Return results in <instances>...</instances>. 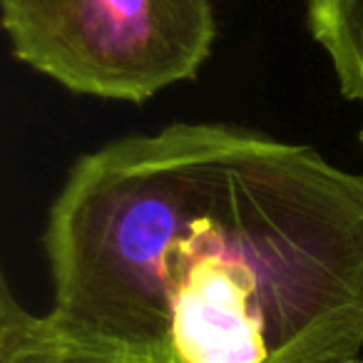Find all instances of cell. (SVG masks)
Here are the masks:
<instances>
[{
	"mask_svg": "<svg viewBox=\"0 0 363 363\" xmlns=\"http://www.w3.org/2000/svg\"><path fill=\"white\" fill-rule=\"evenodd\" d=\"M48 313L182 363L363 356V172L222 122L72 164L43 229Z\"/></svg>",
	"mask_w": 363,
	"mask_h": 363,
	"instance_id": "obj_1",
	"label": "cell"
},
{
	"mask_svg": "<svg viewBox=\"0 0 363 363\" xmlns=\"http://www.w3.org/2000/svg\"><path fill=\"white\" fill-rule=\"evenodd\" d=\"M13 55L70 92L147 102L199 75L212 0H0Z\"/></svg>",
	"mask_w": 363,
	"mask_h": 363,
	"instance_id": "obj_2",
	"label": "cell"
},
{
	"mask_svg": "<svg viewBox=\"0 0 363 363\" xmlns=\"http://www.w3.org/2000/svg\"><path fill=\"white\" fill-rule=\"evenodd\" d=\"M0 363H182L174 351L130 346L92 336L28 311L11 286L0 291Z\"/></svg>",
	"mask_w": 363,
	"mask_h": 363,
	"instance_id": "obj_3",
	"label": "cell"
},
{
	"mask_svg": "<svg viewBox=\"0 0 363 363\" xmlns=\"http://www.w3.org/2000/svg\"><path fill=\"white\" fill-rule=\"evenodd\" d=\"M306 23L341 95L363 102V0H306Z\"/></svg>",
	"mask_w": 363,
	"mask_h": 363,
	"instance_id": "obj_4",
	"label": "cell"
},
{
	"mask_svg": "<svg viewBox=\"0 0 363 363\" xmlns=\"http://www.w3.org/2000/svg\"><path fill=\"white\" fill-rule=\"evenodd\" d=\"M348 363H363V356H361V358H356V361H348Z\"/></svg>",
	"mask_w": 363,
	"mask_h": 363,
	"instance_id": "obj_5",
	"label": "cell"
},
{
	"mask_svg": "<svg viewBox=\"0 0 363 363\" xmlns=\"http://www.w3.org/2000/svg\"><path fill=\"white\" fill-rule=\"evenodd\" d=\"M358 137H361V145H363V127H361V132H358Z\"/></svg>",
	"mask_w": 363,
	"mask_h": 363,
	"instance_id": "obj_6",
	"label": "cell"
}]
</instances>
